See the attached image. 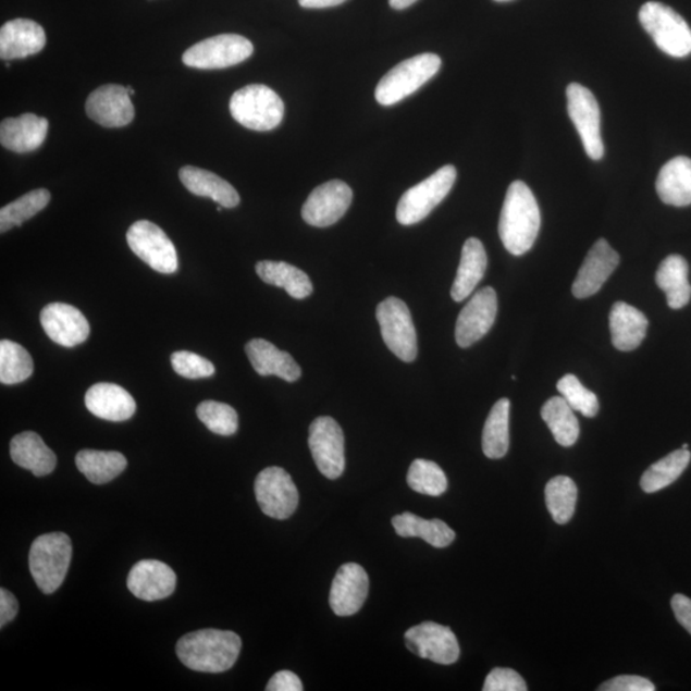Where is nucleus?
<instances>
[{
    "mask_svg": "<svg viewBox=\"0 0 691 691\" xmlns=\"http://www.w3.org/2000/svg\"><path fill=\"white\" fill-rule=\"evenodd\" d=\"M541 224V209L533 192L522 181L513 182L508 187L498 224L505 249L515 257L527 254L540 235Z\"/></svg>",
    "mask_w": 691,
    "mask_h": 691,
    "instance_id": "1",
    "label": "nucleus"
},
{
    "mask_svg": "<svg viewBox=\"0 0 691 691\" xmlns=\"http://www.w3.org/2000/svg\"><path fill=\"white\" fill-rule=\"evenodd\" d=\"M242 649V638L236 632L206 629L182 637L176 651L190 670L221 674L234 667Z\"/></svg>",
    "mask_w": 691,
    "mask_h": 691,
    "instance_id": "2",
    "label": "nucleus"
},
{
    "mask_svg": "<svg viewBox=\"0 0 691 691\" xmlns=\"http://www.w3.org/2000/svg\"><path fill=\"white\" fill-rule=\"evenodd\" d=\"M71 558L72 543L67 534L57 532L36 538L28 555V567L44 594H52L63 584Z\"/></svg>",
    "mask_w": 691,
    "mask_h": 691,
    "instance_id": "3",
    "label": "nucleus"
},
{
    "mask_svg": "<svg viewBox=\"0 0 691 691\" xmlns=\"http://www.w3.org/2000/svg\"><path fill=\"white\" fill-rule=\"evenodd\" d=\"M230 112L239 125L263 133L281 125L285 103L271 87L247 85L232 96Z\"/></svg>",
    "mask_w": 691,
    "mask_h": 691,
    "instance_id": "4",
    "label": "nucleus"
},
{
    "mask_svg": "<svg viewBox=\"0 0 691 691\" xmlns=\"http://www.w3.org/2000/svg\"><path fill=\"white\" fill-rule=\"evenodd\" d=\"M441 58L424 53L409 58L385 74L375 89V99L383 107L399 103L432 79L441 70Z\"/></svg>",
    "mask_w": 691,
    "mask_h": 691,
    "instance_id": "5",
    "label": "nucleus"
},
{
    "mask_svg": "<svg viewBox=\"0 0 691 691\" xmlns=\"http://www.w3.org/2000/svg\"><path fill=\"white\" fill-rule=\"evenodd\" d=\"M639 21L662 52L675 58L691 54V28L671 7L645 3L639 11Z\"/></svg>",
    "mask_w": 691,
    "mask_h": 691,
    "instance_id": "6",
    "label": "nucleus"
},
{
    "mask_svg": "<svg viewBox=\"0 0 691 691\" xmlns=\"http://www.w3.org/2000/svg\"><path fill=\"white\" fill-rule=\"evenodd\" d=\"M457 171L454 165L442 166L431 177L409 188L399 199L396 218L399 224H417L433 212L455 185Z\"/></svg>",
    "mask_w": 691,
    "mask_h": 691,
    "instance_id": "7",
    "label": "nucleus"
},
{
    "mask_svg": "<svg viewBox=\"0 0 691 691\" xmlns=\"http://www.w3.org/2000/svg\"><path fill=\"white\" fill-rule=\"evenodd\" d=\"M254 53L249 39L236 34H222L188 48L182 62L198 70H223L243 63Z\"/></svg>",
    "mask_w": 691,
    "mask_h": 691,
    "instance_id": "8",
    "label": "nucleus"
},
{
    "mask_svg": "<svg viewBox=\"0 0 691 691\" xmlns=\"http://www.w3.org/2000/svg\"><path fill=\"white\" fill-rule=\"evenodd\" d=\"M377 319L385 346L399 360L411 362L417 359V330H415L411 312L407 305L397 297L385 298L378 305Z\"/></svg>",
    "mask_w": 691,
    "mask_h": 691,
    "instance_id": "9",
    "label": "nucleus"
},
{
    "mask_svg": "<svg viewBox=\"0 0 691 691\" xmlns=\"http://www.w3.org/2000/svg\"><path fill=\"white\" fill-rule=\"evenodd\" d=\"M567 112L584 145L587 156L593 160L605 157V144L601 134V109L593 92L585 86L572 83L567 86Z\"/></svg>",
    "mask_w": 691,
    "mask_h": 691,
    "instance_id": "10",
    "label": "nucleus"
},
{
    "mask_svg": "<svg viewBox=\"0 0 691 691\" xmlns=\"http://www.w3.org/2000/svg\"><path fill=\"white\" fill-rule=\"evenodd\" d=\"M127 243L135 256L156 272L172 274L178 269L176 247L159 225L137 221L127 231Z\"/></svg>",
    "mask_w": 691,
    "mask_h": 691,
    "instance_id": "11",
    "label": "nucleus"
},
{
    "mask_svg": "<svg viewBox=\"0 0 691 691\" xmlns=\"http://www.w3.org/2000/svg\"><path fill=\"white\" fill-rule=\"evenodd\" d=\"M309 447L317 468L325 478L338 479L346 468L345 435L336 420L320 417L309 429Z\"/></svg>",
    "mask_w": 691,
    "mask_h": 691,
    "instance_id": "12",
    "label": "nucleus"
},
{
    "mask_svg": "<svg viewBox=\"0 0 691 691\" xmlns=\"http://www.w3.org/2000/svg\"><path fill=\"white\" fill-rule=\"evenodd\" d=\"M254 490L260 510L269 518L286 520L296 511L298 492L286 470L272 467L260 471Z\"/></svg>",
    "mask_w": 691,
    "mask_h": 691,
    "instance_id": "13",
    "label": "nucleus"
},
{
    "mask_svg": "<svg viewBox=\"0 0 691 691\" xmlns=\"http://www.w3.org/2000/svg\"><path fill=\"white\" fill-rule=\"evenodd\" d=\"M354 194L344 181L332 180L318 186L305 201L303 220L318 229L337 223L350 208Z\"/></svg>",
    "mask_w": 691,
    "mask_h": 691,
    "instance_id": "14",
    "label": "nucleus"
},
{
    "mask_svg": "<svg viewBox=\"0 0 691 691\" xmlns=\"http://www.w3.org/2000/svg\"><path fill=\"white\" fill-rule=\"evenodd\" d=\"M407 649L420 658L439 665H454L460 658V645L454 631L443 625L427 621L405 632Z\"/></svg>",
    "mask_w": 691,
    "mask_h": 691,
    "instance_id": "15",
    "label": "nucleus"
},
{
    "mask_svg": "<svg viewBox=\"0 0 691 691\" xmlns=\"http://www.w3.org/2000/svg\"><path fill=\"white\" fill-rule=\"evenodd\" d=\"M497 311L496 291L492 287L478 291L457 318L455 330L457 345L468 348L482 340L496 322Z\"/></svg>",
    "mask_w": 691,
    "mask_h": 691,
    "instance_id": "16",
    "label": "nucleus"
},
{
    "mask_svg": "<svg viewBox=\"0 0 691 691\" xmlns=\"http://www.w3.org/2000/svg\"><path fill=\"white\" fill-rule=\"evenodd\" d=\"M85 109L94 122L108 128L125 127L135 118V108L127 87L121 85L98 87L87 98Z\"/></svg>",
    "mask_w": 691,
    "mask_h": 691,
    "instance_id": "17",
    "label": "nucleus"
},
{
    "mask_svg": "<svg viewBox=\"0 0 691 691\" xmlns=\"http://www.w3.org/2000/svg\"><path fill=\"white\" fill-rule=\"evenodd\" d=\"M40 323L47 336L63 347H75L89 338L90 325L77 308L53 303L40 312Z\"/></svg>",
    "mask_w": 691,
    "mask_h": 691,
    "instance_id": "18",
    "label": "nucleus"
},
{
    "mask_svg": "<svg viewBox=\"0 0 691 691\" xmlns=\"http://www.w3.org/2000/svg\"><path fill=\"white\" fill-rule=\"evenodd\" d=\"M369 593V578L358 564L342 565L333 579L330 605L337 616L358 614Z\"/></svg>",
    "mask_w": 691,
    "mask_h": 691,
    "instance_id": "19",
    "label": "nucleus"
},
{
    "mask_svg": "<svg viewBox=\"0 0 691 691\" xmlns=\"http://www.w3.org/2000/svg\"><path fill=\"white\" fill-rule=\"evenodd\" d=\"M618 263H620L618 254L605 238L599 239L589 250L584 263L572 283L573 296L588 298L599 293Z\"/></svg>",
    "mask_w": 691,
    "mask_h": 691,
    "instance_id": "20",
    "label": "nucleus"
},
{
    "mask_svg": "<svg viewBox=\"0 0 691 691\" xmlns=\"http://www.w3.org/2000/svg\"><path fill=\"white\" fill-rule=\"evenodd\" d=\"M177 577L171 567L157 559H144L131 569L127 578L129 592L138 600L155 602L170 596L176 589Z\"/></svg>",
    "mask_w": 691,
    "mask_h": 691,
    "instance_id": "21",
    "label": "nucleus"
},
{
    "mask_svg": "<svg viewBox=\"0 0 691 691\" xmlns=\"http://www.w3.org/2000/svg\"><path fill=\"white\" fill-rule=\"evenodd\" d=\"M46 44V32L33 20H12L0 28V57L4 61L24 60L38 54Z\"/></svg>",
    "mask_w": 691,
    "mask_h": 691,
    "instance_id": "22",
    "label": "nucleus"
},
{
    "mask_svg": "<svg viewBox=\"0 0 691 691\" xmlns=\"http://www.w3.org/2000/svg\"><path fill=\"white\" fill-rule=\"evenodd\" d=\"M49 122L33 113L16 119H5L0 125L2 147L18 155L39 149L48 135Z\"/></svg>",
    "mask_w": 691,
    "mask_h": 691,
    "instance_id": "23",
    "label": "nucleus"
},
{
    "mask_svg": "<svg viewBox=\"0 0 691 691\" xmlns=\"http://www.w3.org/2000/svg\"><path fill=\"white\" fill-rule=\"evenodd\" d=\"M245 351L254 370L261 377L275 375L286 382H296L301 377V368L293 356L281 351L267 340L247 342Z\"/></svg>",
    "mask_w": 691,
    "mask_h": 691,
    "instance_id": "24",
    "label": "nucleus"
},
{
    "mask_svg": "<svg viewBox=\"0 0 691 691\" xmlns=\"http://www.w3.org/2000/svg\"><path fill=\"white\" fill-rule=\"evenodd\" d=\"M87 410L97 418L108 421H125L134 417L136 403L121 385L113 383L94 384L86 392Z\"/></svg>",
    "mask_w": 691,
    "mask_h": 691,
    "instance_id": "25",
    "label": "nucleus"
},
{
    "mask_svg": "<svg viewBox=\"0 0 691 691\" xmlns=\"http://www.w3.org/2000/svg\"><path fill=\"white\" fill-rule=\"evenodd\" d=\"M649 319L627 303L618 301L610 309L609 330L613 345L620 351L636 350L645 338Z\"/></svg>",
    "mask_w": 691,
    "mask_h": 691,
    "instance_id": "26",
    "label": "nucleus"
},
{
    "mask_svg": "<svg viewBox=\"0 0 691 691\" xmlns=\"http://www.w3.org/2000/svg\"><path fill=\"white\" fill-rule=\"evenodd\" d=\"M10 453L14 464L30 470L35 477H46L57 467L55 454L35 432H24L13 436Z\"/></svg>",
    "mask_w": 691,
    "mask_h": 691,
    "instance_id": "27",
    "label": "nucleus"
},
{
    "mask_svg": "<svg viewBox=\"0 0 691 691\" xmlns=\"http://www.w3.org/2000/svg\"><path fill=\"white\" fill-rule=\"evenodd\" d=\"M180 180L188 192L201 198H210L223 208H235L239 203L236 188L217 174L186 165L180 170Z\"/></svg>",
    "mask_w": 691,
    "mask_h": 691,
    "instance_id": "28",
    "label": "nucleus"
},
{
    "mask_svg": "<svg viewBox=\"0 0 691 691\" xmlns=\"http://www.w3.org/2000/svg\"><path fill=\"white\" fill-rule=\"evenodd\" d=\"M489 267V258L484 246L480 239L471 237L464 244L460 266H458L456 279L451 288V296L456 303H461L468 298Z\"/></svg>",
    "mask_w": 691,
    "mask_h": 691,
    "instance_id": "29",
    "label": "nucleus"
},
{
    "mask_svg": "<svg viewBox=\"0 0 691 691\" xmlns=\"http://www.w3.org/2000/svg\"><path fill=\"white\" fill-rule=\"evenodd\" d=\"M656 188L659 199L673 207L691 203V159L676 157L659 171Z\"/></svg>",
    "mask_w": 691,
    "mask_h": 691,
    "instance_id": "30",
    "label": "nucleus"
},
{
    "mask_svg": "<svg viewBox=\"0 0 691 691\" xmlns=\"http://www.w3.org/2000/svg\"><path fill=\"white\" fill-rule=\"evenodd\" d=\"M256 271L261 281L286 289V293L296 300L309 297L314 289L307 273L285 261H259Z\"/></svg>",
    "mask_w": 691,
    "mask_h": 691,
    "instance_id": "31",
    "label": "nucleus"
},
{
    "mask_svg": "<svg viewBox=\"0 0 691 691\" xmlns=\"http://www.w3.org/2000/svg\"><path fill=\"white\" fill-rule=\"evenodd\" d=\"M688 274V261L680 256L667 257L658 268L656 282L666 294L668 307L671 309H682L690 301L691 286Z\"/></svg>",
    "mask_w": 691,
    "mask_h": 691,
    "instance_id": "32",
    "label": "nucleus"
},
{
    "mask_svg": "<svg viewBox=\"0 0 691 691\" xmlns=\"http://www.w3.org/2000/svg\"><path fill=\"white\" fill-rule=\"evenodd\" d=\"M396 533L404 538H421L435 548L448 547L455 541L456 534L445 521L425 520L411 513H404L392 519Z\"/></svg>",
    "mask_w": 691,
    "mask_h": 691,
    "instance_id": "33",
    "label": "nucleus"
},
{
    "mask_svg": "<svg viewBox=\"0 0 691 691\" xmlns=\"http://www.w3.org/2000/svg\"><path fill=\"white\" fill-rule=\"evenodd\" d=\"M76 467L92 484H106L127 468V458L115 451L83 449L76 456Z\"/></svg>",
    "mask_w": 691,
    "mask_h": 691,
    "instance_id": "34",
    "label": "nucleus"
},
{
    "mask_svg": "<svg viewBox=\"0 0 691 691\" xmlns=\"http://www.w3.org/2000/svg\"><path fill=\"white\" fill-rule=\"evenodd\" d=\"M510 409L508 398L494 404L483 429V453L492 460L505 457L510 448Z\"/></svg>",
    "mask_w": 691,
    "mask_h": 691,
    "instance_id": "35",
    "label": "nucleus"
},
{
    "mask_svg": "<svg viewBox=\"0 0 691 691\" xmlns=\"http://www.w3.org/2000/svg\"><path fill=\"white\" fill-rule=\"evenodd\" d=\"M542 419L563 447H571L577 443L580 427L572 407L562 397H552L542 407Z\"/></svg>",
    "mask_w": 691,
    "mask_h": 691,
    "instance_id": "36",
    "label": "nucleus"
},
{
    "mask_svg": "<svg viewBox=\"0 0 691 691\" xmlns=\"http://www.w3.org/2000/svg\"><path fill=\"white\" fill-rule=\"evenodd\" d=\"M691 454L689 449L674 451L646 470L640 480V486L646 493H654L671 485L688 468Z\"/></svg>",
    "mask_w": 691,
    "mask_h": 691,
    "instance_id": "37",
    "label": "nucleus"
},
{
    "mask_svg": "<svg viewBox=\"0 0 691 691\" xmlns=\"http://www.w3.org/2000/svg\"><path fill=\"white\" fill-rule=\"evenodd\" d=\"M578 486L569 477L559 476L545 485V505L557 523H567L572 519L577 506Z\"/></svg>",
    "mask_w": 691,
    "mask_h": 691,
    "instance_id": "38",
    "label": "nucleus"
},
{
    "mask_svg": "<svg viewBox=\"0 0 691 691\" xmlns=\"http://www.w3.org/2000/svg\"><path fill=\"white\" fill-rule=\"evenodd\" d=\"M34 372V361L26 348L10 340L0 342V382L7 385L28 380Z\"/></svg>",
    "mask_w": 691,
    "mask_h": 691,
    "instance_id": "39",
    "label": "nucleus"
},
{
    "mask_svg": "<svg viewBox=\"0 0 691 691\" xmlns=\"http://www.w3.org/2000/svg\"><path fill=\"white\" fill-rule=\"evenodd\" d=\"M50 201V193L46 188L33 190L20 199L14 200L0 210V232L5 234L13 227H20L22 223L30 220V218L40 213L44 208L48 207Z\"/></svg>",
    "mask_w": 691,
    "mask_h": 691,
    "instance_id": "40",
    "label": "nucleus"
},
{
    "mask_svg": "<svg viewBox=\"0 0 691 691\" xmlns=\"http://www.w3.org/2000/svg\"><path fill=\"white\" fill-rule=\"evenodd\" d=\"M407 484L412 491L432 497L441 496L448 489L445 471L440 465L423 458H418L411 464L407 472Z\"/></svg>",
    "mask_w": 691,
    "mask_h": 691,
    "instance_id": "41",
    "label": "nucleus"
},
{
    "mask_svg": "<svg viewBox=\"0 0 691 691\" xmlns=\"http://www.w3.org/2000/svg\"><path fill=\"white\" fill-rule=\"evenodd\" d=\"M198 418L210 432L229 436L238 429V415L234 407L217 402H203L198 406Z\"/></svg>",
    "mask_w": 691,
    "mask_h": 691,
    "instance_id": "42",
    "label": "nucleus"
},
{
    "mask_svg": "<svg viewBox=\"0 0 691 691\" xmlns=\"http://www.w3.org/2000/svg\"><path fill=\"white\" fill-rule=\"evenodd\" d=\"M557 390L573 411H579L587 418H594L599 414V398L592 391L587 390L577 377L572 374L563 377L557 383Z\"/></svg>",
    "mask_w": 691,
    "mask_h": 691,
    "instance_id": "43",
    "label": "nucleus"
},
{
    "mask_svg": "<svg viewBox=\"0 0 691 691\" xmlns=\"http://www.w3.org/2000/svg\"><path fill=\"white\" fill-rule=\"evenodd\" d=\"M172 368L178 375L187 380H200L215 373L213 362L190 351H177L171 356Z\"/></svg>",
    "mask_w": 691,
    "mask_h": 691,
    "instance_id": "44",
    "label": "nucleus"
},
{
    "mask_svg": "<svg viewBox=\"0 0 691 691\" xmlns=\"http://www.w3.org/2000/svg\"><path fill=\"white\" fill-rule=\"evenodd\" d=\"M484 691H527V682L511 668H494L486 676Z\"/></svg>",
    "mask_w": 691,
    "mask_h": 691,
    "instance_id": "45",
    "label": "nucleus"
},
{
    "mask_svg": "<svg viewBox=\"0 0 691 691\" xmlns=\"http://www.w3.org/2000/svg\"><path fill=\"white\" fill-rule=\"evenodd\" d=\"M601 691H654L656 687L642 676L621 675L615 679L603 682Z\"/></svg>",
    "mask_w": 691,
    "mask_h": 691,
    "instance_id": "46",
    "label": "nucleus"
},
{
    "mask_svg": "<svg viewBox=\"0 0 691 691\" xmlns=\"http://www.w3.org/2000/svg\"><path fill=\"white\" fill-rule=\"evenodd\" d=\"M267 691H301L304 690L303 682L298 679V676L291 671L276 673L271 680H269L266 688Z\"/></svg>",
    "mask_w": 691,
    "mask_h": 691,
    "instance_id": "47",
    "label": "nucleus"
},
{
    "mask_svg": "<svg viewBox=\"0 0 691 691\" xmlns=\"http://www.w3.org/2000/svg\"><path fill=\"white\" fill-rule=\"evenodd\" d=\"M18 613V602L10 591L0 589V628H4L16 618Z\"/></svg>",
    "mask_w": 691,
    "mask_h": 691,
    "instance_id": "48",
    "label": "nucleus"
},
{
    "mask_svg": "<svg viewBox=\"0 0 691 691\" xmlns=\"http://www.w3.org/2000/svg\"><path fill=\"white\" fill-rule=\"evenodd\" d=\"M671 607L676 617L683 629H687L691 636V600L683 594H675L671 600Z\"/></svg>",
    "mask_w": 691,
    "mask_h": 691,
    "instance_id": "49",
    "label": "nucleus"
},
{
    "mask_svg": "<svg viewBox=\"0 0 691 691\" xmlns=\"http://www.w3.org/2000/svg\"><path fill=\"white\" fill-rule=\"evenodd\" d=\"M345 2H347V0H298V4H300L303 9L309 10L330 9V7H337Z\"/></svg>",
    "mask_w": 691,
    "mask_h": 691,
    "instance_id": "50",
    "label": "nucleus"
},
{
    "mask_svg": "<svg viewBox=\"0 0 691 691\" xmlns=\"http://www.w3.org/2000/svg\"><path fill=\"white\" fill-rule=\"evenodd\" d=\"M388 2L392 9L403 11L409 9V7L417 3L418 0H388Z\"/></svg>",
    "mask_w": 691,
    "mask_h": 691,
    "instance_id": "51",
    "label": "nucleus"
},
{
    "mask_svg": "<svg viewBox=\"0 0 691 691\" xmlns=\"http://www.w3.org/2000/svg\"><path fill=\"white\" fill-rule=\"evenodd\" d=\"M127 91H128V94H129V96H131V97H133V96H134V94H135V90H134V89H131V87H127Z\"/></svg>",
    "mask_w": 691,
    "mask_h": 691,
    "instance_id": "52",
    "label": "nucleus"
},
{
    "mask_svg": "<svg viewBox=\"0 0 691 691\" xmlns=\"http://www.w3.org/2000/svg\"><path fill=\"white\" fill-rule=\"evenodd\" d=\"M494 2L505 3V2H511V0H494Z\"/></svg>",
    "mask_w": 691,
    "mask_h": 691,
    "instance_id": "53",
    "label": "nucleus"
},
{
    "mask_svg": "<svg viewBox=\"0 0 691 691\" xmlns=\"http://www.w3.org/2000/svg\"><path fill=\"white\" fill-rule=\"evenodd\" d=\"M682 448H683V449H688V448H689V445H682Z\"/></svg>",
    "mask_w": 691,
    "mask_h": 691,
    "instance_id": "54",
    "label": "nucleus"
}]
</instances>
